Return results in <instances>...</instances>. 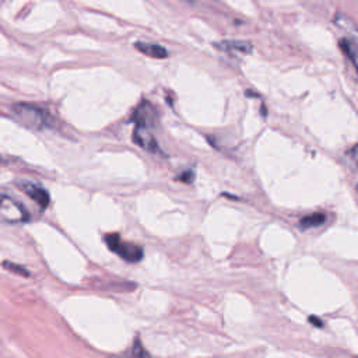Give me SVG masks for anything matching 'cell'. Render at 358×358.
<instances>
[{
    "mask_svg": "<svg viewBox=\"0 0 358 358\" xmlns=\"http://www.w3.org/2000/svg\"><path fill=\"white\" fill-rule=\"evenodd\" d=\"M103 241L112 252L117 253L129 263H137L143 259V248L136 243L122 241L119 234H108L103 236Z\"/></svg>",
    "mask_w": 358,
    "mask_h": 358,
    "instance_id": "6da1fadb",
    "label": "cell"
},
{
    "mask_svg": "<svg viewBox=\"0 0 358 358\" xmlns=\"http://www.w3.org/2000/svg\"><path fill=\"white\" fill-rule=\"evenodd\" d=\"M29 220L28 211L24 208L21 203L14 200L13 197L0 193V221L8 224L25 222Z\"/></svg>",
    "mask_w": 358,
    "mask_h": 358,
    "instance_id": "7a4b0ae2",
    "label": "cell"
},
{
    "mask_svg": "<svg viewBox=\"0 0 358 358\" xmlns=\"http://www.w3.org/2000/svg\"><path fill=\"white\" fill-rule=\"evenodd\" d=\"M15 117L25 126L32 129H42L45 126V115L41 108L27 103H17L13 106Z\"/></svg>",
    "mask_w": 358,
    "mask_h": 358,
    "instance_id": "3957f363",
    "label": "cell"
},
{
    "mask_svg": "<svg viewBox=\"0 0 358 358\" xmlns=\"http://www.w3.org/2000/svg\"><path fill=\"white\" fill-rule=\"evenodd\" d=\"M17 186L27 194L29 196L38 206H41L42 208H46L49 206V201H50V197H49V193L38 186V185H34L31 182H18Z\"/></svg>",
    "mask_w": 358,
    "mask_h": 358,
    "instance_id": "277c9868",
    "label": "cell"
},
{
    "mask_svg": "<svg viewBox=\"0 0 358 358\" xmlns=\"http://www.w3.org/2000/svg\"><path fill=\"white\" fill-rule=\"evenodd\" d=\"M157 119V113L155 109L151 103L143 101L138 108L136 109L134 115H133V120L136 122V126H144V127H151L154 124Z\"/></svg>",
    "mask_w": 358,
    "mask_h": 358,
    "instance_id": "5b68a950",
    "label": "cell"
},
{
    "mask_svg": "<svg viewBox=\"0 0 358 358\" xmlns=\"http://www.w3.org/2000/svg\"><path fill=\"white\" fill-rule=\"evenodd\" d=\"M133 138H134V143L138 144L141 148H144L150 152L158 151V144H157V141H155V138L151 134L148 127L136 126L134 133H133Z\"/></svg>",
    "mask_w": 358,
    "mask_h": 358,
    "instance_id": "8992f818",
    "label": "cell"
},
{
    "mask_svg": "<svg viewBox=\"0 0 358 358\" xmlns=\"http://www.w3.org/2000/svg\"><path fill=\"white\" fill-rule=\"evenodd\" d=\"M340 48L358 71V38H354V36L343 38L340 41Z\"/></svg>",
    "mask_w": 358,
    "mask_h": 358,
    "instance_id": "52a82bcc",
    "label": "cell"
},
{
    "mask_svg": "<svg viewBox=\"0 0 358 358\" xmlns=\"http://www.w3.org/2000/svg\"><path fill=\"white\" fill-rule=\"evenodd\" d=\"M134 46L144 55L154 57V59H164L168 56V52L164 46L157 43H147V42H136Z\"/></svg>",
    "mask_w": 358,
    "mask_h": 358,
    "instance_id": "ba28073f",
    "label": "cell"
},
{
    "mask_svg": "<svg viewBox=\"0 0 358 358\" xmlns=\"http://www.w3.org/2000/svg\"><path fill=\"white\" fill-rule=\"evenodd\" d=\"M221 50L225 52H241V53H250L252 45L245 41H222L215 45Z\"/></svg>",
    "mask_w": 358,
    "mask_h": 358,
    "instance_id": "9c48e42d",
    "label": "cell"
},
{
    "mask_svg": "<svg viewBox=\"0 0 358 358\" xmlns=\"http://www.w3.org/2000/svg\"><path fill=\"white\" fill-rule=\"evenodd\" d=\"M327 217L326 214L323 213H312V214H308L305 217H302L299 220V227L302 229H309V228H316V227H320L326 222Z\"/></svg>",
    "mask_w": 358,
    "mask_h": 358,
    "instance_id": "30bf717a",
    "label": "cell"
},
{
    "mask_svg": "<svg viewBox=\"0 0 358 358\" xmlns=\"http://www.w3.org/2000/svg\"><path fill=\"white\" fill-rule=\"evenodd\" d=\"M3 267L11 273H15L18 275H22V277H28L29 275V271L24 267V266H20V264H15V263H11V262H3Z\"/></svg>",
    "mask_w": 358,
    "mask_h": 358,
    "instance_id": "8fae6325",
    "label": "cell"
},
{
    "mask_svg": "<svg viewBox=\"0 0 358 358\" xmlns=\"http://www.w3.org/2000/svg\"><path fill=\"white\" fill-rule=\"evenodd\" d=\"M147 352L140 341L138 337H136L134 343H133V348H131V358H147Z\"/></svg>",
    "mask_w": 358,
    "mask_h": 358,
    "instance_id": "7c38bea8",
    "label": "cell"
},
{
    "mask_svg": "<svg viewBox=\"0 0 358 358\" xmlns=\"http://www.w3.org/2000/svg\"><path fill=\"white\" fill-rule=\"evenodd\" d=\"M179 179L183 180V182H186V183H192L193 179H194V173H193V171H186V172H183V173L180 175Z\"/></svg>",
    "mask_w": 358,
    "mask_h": 358,
    "instance_id": "4fadbf2b",
    "label": "cell"
},
{
    "mask_svg": "<svg viewBox=\"0 0 358 358\" xmlns=\"http://www.w3.org/2000/svg\"><path fill=\"white\" fill-rule=\"evenodd\" d=\"M350 155L352 157V159L357 162V165H358V144L357 145H354L351 150H350Z\"/></svg>",
    "mask_w": 358,
    "mask_h": 358,
    "instance_id": "5bb4252c",
    "label": "cell"
},
{
    "mask_svg": "<svg viewBox=\"0 0 358 358\" xmlns=\"http://www.w3.org/2000/svg\"><path fill=\"white\" fill-rule=\"evenodd\" d=\"M309 322H310V323H313L316 327H322V326H323V322H322V320H319V319H317V317H315V316H310V317H309Z\"/></svg>",
    "mask_w": 358,
    "mask_h": 358,
    "instance_id": "9a60e30c",
    "label": "cell"
}]
</instances>
